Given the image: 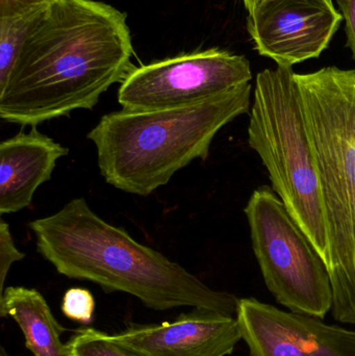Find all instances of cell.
Segmentation results:
<instances>
[{
	"label": "cell",
	"mask_w": 355,
	"mask_h": 356,
	"mask_svg": "<svg viewBox=\"0 0 355 356\" xmlns=\"http://www.w3.org/2000/svg\"><path fill=\"white\" fill-rule=\"evenodd\" d=\"M133 54L126 14L94 0H56L29 17L0 85V118L35 127L93 110L135 68Z\"/></svg>",
	"instance_id": "obj_1"
},
{
	"label": "cell",
	"mask_w": 355,
	"mask_h": 356,
	"mask_svg": "<svg viewBox=\"0 0 355 356\" xmlns=\"http://www.w3.org/2000/svg\"><path fill=\"white\" fill-rule=\"evenodd\" d=\"M37 251L58 273L88 280L106 293L122 292L154 311L177 307L236 316L239 298L217 291L179 264L110 225L83 197L28 223Z\"/></svg>",
	"instance_id": "obj_2"
},
{
	"label": "cell",
	"mask_w": 355,
	"mask_h": 356,
	"mask_svg": "<svg viewBox=\"0 0 355 356\" xmlns=\"http://www.w3.org/2000/svg\"><path fill=\"white\" fill-rule=\"evenodd\" d=\"M251 85L210 99L160 110L104 115L89 131L100 175L114 188L148 196L193 161H206L217 134L249 111Z\"/></svg>",
	"instance_id": "obj_3"
},
{
	"label": "cell",
	"mask_w": 355,
	"mask_h": 356,
	"mask_svg": "<svg viewBox=\"0 0 355 356\" xmlns=\"http://www.w3.org/2000/svg\"><path fill=\"white\" fill-rule=\"evenodd\" d=\"M296 79L320 173L331 312L355 325V70L327 67Z\"/></svg>",
	"instance_id": "obj_4"
},
{
	"label": "cell",
	"mask_w": 355,
	"mask_h": 356,
	"mask_svg": "<svg viewBox=\"0 0 355 356\" xmlns=\"http://www.w3.org/2000/svg\"><path fill=\"white\" fill-rule=\"evenodd\" d=\"M248 143L266 167L272 190L329 265L318 160L299 83L290 67L266 69L256 76Z\"/></svg>",
	"instance_id": "obj_5"
},
{
	"label": "cell",
	"mask_w": 355,
	"mask_h": 356,
	"mask_svg": "<svg viewBox=\"0 0 355 356\" xmlns=\"http://www.w3.org/2000/svg\"><path fill=\"white\" fill-rule=\"evenodd\" d=\"M244 211L271 294L292 313L323 319L333 309L329 268L283 201L269 186H260Z\"/></svg>",
	"instance_id": "obj_6"
},
{
	"label": "cell",
	"mask_w": 355,
	"mask_h": 356,
	"mask_svg": "<svg viewBox=\"0 0 355 356\" xmlns=\"http://www.w3.org/2000/svg\"><path fill=\"white\" fill-rule=\"evenodd\" d=\"M252 79L249 60L210 48L135 67L119 88L129 111L160 110L210 99Z\"/></svg>",
	"instance_id": "obj_7"
},
{
	"label": "cell",
	"mask_w": 355,
	"mask_h": 356,
	"mask_svg": "<svg viewBox=\"0 0 355 356\" xmlns=\"http://www.w3.org/2000/svg\"><path fill=\"white\" fill-rule=\"evenodd\" d=\"M342 20L333 0H264L248 12L247 29L261 56L292 68L319 58Z\"/></svg>",
	"instance_id": "obj_8"
},
{
	"label": "cell",
	"mask_w": 355,
	"mask_h": 356,
	"mask_svg": "<svg viewBox=\"0 0 355 356\" xmlns=\"http://www.w3.org/2000/svg\"><path fill=\"white\" fill-rule=\"evenodd\" d=\"M115 336L146 356H227L242 340L236 316L202 309L172 322L131 324Z\"/></svg>",
	"instance_id": "obj_9"
},
{
	"label": "cell",
	"mask_w": 355,
	"mask_h": 356,
	"mask_svg": "<svg viewBox=\"0 0 355 356\" xmlns=\"http://www.w3.org/2000/svg\"><path fill=\"white\" fill-rule=\"evenodd\" d=\"M69 149L33 127L0 143V213H14L31 207L33 195L51 179L60 159Z\"/></svg>",
	"instance_id": "obj_10"
},
{
	"label": "cell",
	"mask_w": 355,
	"mask_h": 356,
	"mask_svg": "<svg viewBox=\"0 0 355 356\" xmlns=\"http://www.w3.org/2000/svg\"><path fill=\"white\" fill-rule=\"evenodd\" d=\"M0 316L10 317L24 336L25 346L33 356H71L63 343V327L43 295L35 289L8 286L0 294Z\"/></svg>",
	"instance_id": "obj_11"
},
{
	"label": "cell",
	"mask_w": 355,
	"mask_h": 356,
	"mask_svg": "<svg viewBox=\"0 0 355 356\" xmlns=\"http://www.w3.org/2000/svg\"><path fill=\"white\" fill-rule=\"evenodd\" d=\"M236 318L250 356H306L273 305L256 298L239 299Z\"/></svg>",
	"instance_id": "obj_12"
},
{
	"label": "cell",
	"mask_w": 355,
	"mask_h": 356,
	"mask_svg": "<svg viewBox=\"0 0 355 356\" xmlns=\"http://www.w3.org/2000/svg\"><path fill=\"white\" fill-rule=\"evenodd\" d=\"M277 316L306 356H355V330L279 309Z\"/></svg>",
	"instance_id": "obj_13"
},
{
	"label": "cell",
	"mask_w": 355,
	"mask_h": 356,
	"mask_svg": "<svg viewBox=\"0 0 355 356\" xmlns=\"http://www.w3.org/2000/svg\"><path fill=\"white\" fill-rule=\"evenodd\" d=\"M67 345L71 356H146L119 341L115 334L93 327L79 328Z\"/></svg>",
	"instance_id": "obj_14"
},
{
	"label": "cell",
	"mask_w": 355,
	"mask_h": 356,
	"mask_svg": "<svg viewBox=\"0 0 355 356\" xmlns=\"http://www.w3.org/2000/svg\"><path fill=\"white\" fill-rule=\"evenodd\" d=\"M31 15L20 18L0 19V85L6 81L12 70Z\"/></svg>",
	"instance_id": "obj_15"
},
{
	"label": "cell",
	"mask_w": 355,
	"mask_h": 356,
	"mask_svg": "<svg viewBox=\"0 0 355 356\" xmlns=\"http://www.w3.org/2000/svg\"><path fill=\"white\" fill-rule=\"evenodd\" d=\"M95 300L87 289L71 288L63 297L62 312L67 318L89 325L93 322Z\"/></svg>",
	"instance_id": "obj_16"
},
{
	"label": "cell",
	"mask_w": 355,
	"mask_h": 356,
	"mask_svg": "<svg viewBox=\"0 0 355 356\" xmlns=\"http://www.w3.org/2000/svg\"><path fill=\"white\" fill-rule=\"evenodd\" d=\"M25 253L19 250L15 245L14 238L10 234V225L0 219V294L3 292L6 276L13 264L22 261Z\"/></svg>",
	"instance_id": "obj_17"
},
{
	"label": "cell",
	"mask_w": 355,
	"mask_h": 356,
	"mask_svg": "<svg viewBox=\"0 0 355 356\" xmlns=\"http://www.w3.org/2000/svg\"><path fill=\"white\" fill-rule=\"evenodd\" d=\"M54 1L56 0H0V19L28 16Z\"/></svg>",
	"instance_id": "obj_18"
},
{
	"label": "cell",
	"mask_w": 355,
	"mask_h": 356,
	"mask_svg": "<svg viewBox=\"0 0 355 356\" xmlns=\"http://www.w3.org/2000/svg\"><path fill=\"white\" fill-rule=\"evenodd\" d=\"M338 4L346 21L347 45L355 60V0H338Z\"/></svg>",
	"instance_id": "obj_19"
},
{
	"label": "cell",
	"mask_w": 355,
	"mask_h": 356,
	"mask_svg": "<svg viewBox=\"0 0 355 356\" xmlns=\"http://www.w3.org/2000/svg\"><path fill=\"white\" fill-rule=\"evenodd\" d=\"M264 1V0H243L244 6H245L246 10L247 12H250L256 4L260 3V2Z\"/></svg>",
	"instance_id": "obj_20"
},
{
	"label": "cell",
	"mask_w": 355,
	"mask_h": 356,
	"mask_svg": "<svg viewBox=\"0 0 355 356\" xmlns=\"http://www.w3.org/2000/svg\"><path fill=\"white\" fill-rule=\"evenodd\" d=\"M0 356H13V355H10V353H8V351H6V349L3 348V347H1V348H0Z\"/></svg>",
	"instance_id": "obj_21"
}]
</instances>
